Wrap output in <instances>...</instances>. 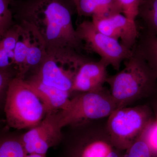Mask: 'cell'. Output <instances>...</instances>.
Returning <instances> with one entry per match:
<instances>
[{"instance_id":"ba28073f","label":"cell","mask_w":157,"mask_h":157,"mask_svg":"<svg viewBox=\"0 0 157 157\" xmlns=\"http://www.w3.org/2000/svg\"><path fill=\"white\" fill-rule=\"evenodd\" d=\"M61 129L57 113H48L39 124L31 128L20 140L27 154L46 155L50 147L59 142Z\"/></svg>"},{"instance_id":"9a60e30c","label":"cell","mask_w":157,"mask_h":157,"mask_svg":"<svg viewBox=\"0 0 157 157\" xmlns=\"http://www.w3.org/2000/svg\"><path fill=\"white\" fill-rule=\"evenodd\" d=\"M18 34V25L15 23L0 37V70L14 68V50Z\"/></svg>"},{"instance_id":"277c9868","label":"cell","mask_w":157,"mask_h":157,"mask_svg":"<svg viewBox=\"0 0 157 157\" xmlns=\"http://www.w3.org/2000/svg\"><path fill=\"white\" fill-rule=\"evenodd\" d=\"M87 60L72 49L48 50L33 77L46 85L71 93L78 69Z\"/></svg>"},{"instance_id":"5b68a950","label":"cell","mask_w":157,"mask_h":157,"mask_svg":"<svg viewBox=\"0 0 157 157\" xmlns=\"http://www.w3.org/2000/svg\"><path fill=\"white\" fill-rule=\"evenodd\" d=\"M117 108L110 93L104 88L94 92L82 93L72 99L57 113L60 128L109 116Z\"/></svg>"},{"instance_id":"8fae6325","label":"cell","mask_w":157,"mask_h":157,"mask_svg":"<svg viewBox=\"0 0 157 157\" xmlns=\"http://www.w3.org/2000/svg\"><path fill=\"white\" fill-rule=\"evenodd\" d=\"M25 80L42 101L46 114L59 112L70 100L69 92L46 85L33 76Z\"/></svg>"},{"instance_id":"6da1fadb","label":"cell","mask_w":157,"mask_h":157,"mask_svg":"<svg viewBox=\"0 0 157 157\" xmlns=\"http://www.w3.org/2000/svg\"><path fill=\"white\" fill-rule=\"evenodd\" d=\"M15 22L24 21L36 30L47 51L72 49L80 52L83 45L72 22L76 11L72 0H20L10 4Z\"/></svg>"},{"instance_id":"52a82bcc","label":"cell","mask_w":157,"mask_h":157,"mask_svg":"<svg viewBox=\"0 0 157 157\" xmlns=\"http://www.w3.org/2000/svg\"><path fill=\"white\" fill-rule=\"evenodd\" d=\"M147 124V115L140 107H120L110 114L107 129L111 139L122 147H127L139 139Z\"/></svg>"},{"instance_id":"7402d4cb","label":"cell","mask_w":157,"mask_h":157,"mask_svg":"<svg viewBox=\"0 0 157 157\" xmlns=\"http://www.w3.org/2000/svg\"><path fill=\"white\" fill-rule=\"evenodd\" d=\"M122 14L128 19L135 21L138 17L139 6L142 0H117Z\"/></svg>"},{"instance_id":"d4e9b609","label":"cell","mask_w":157,"mask_h":157,"mask_svg":"<svg viewBox=\"0 0 157 157\" xmlns=\"http://www.w3.org/2000/svg\"><path fill=\"white\" fill-rule=\"evenodd\" d=\"M25 157H46V155L37 154H31L27 155Z\"/></svg>"},{"instance_id":"4316f807","label":"cell","mask_w":157,"mask_h":157,"mask_svg":"<svg viewBox=\"0 0 157 157\" xmlns=\"http://www.w3.org/2000/svg\"><path fill=\"white\" fill-rule=\"evenodd\" d=\"M109 157H118V156L117 155L115 152H113V153L112 155H111Z\"/></svg>"},{"instance_id":"e0dca14e","label":"cell","mask_w":157,"mask_h":157,"mask_svg":"<svg viewBox=\"0 0 157 157\" xmlns=\"http://www.w3.org/2000/svg\"><path fill=\"white\" fill-rule=\"evenodd\" d=\"M138 16L145 23L147 32L157 36V0H142Z\"/></svg>"},{"instance_id":"603a6c76","label":"cell","mask_w":157,"mask_h":157,"mask_svg":"<svg viewBox=\"0 0 157 157\" xmlns=\"http://www.w3.org/2000/svg\"><path fill=\"white\" fill-rule=\"evenodd\" d=\"M150 147L147 141L138 139L129 147L127 157H151Z\"/></svg>"},{"instance_id":"ac0fdd59","label":"cell","mask_w":157,"mask_h":157,"mask_svg":"<svg viewBox=\"0 0 157 157\" xmlns=\"http://www.w3.org/2000/svg\"><path fill=\"white\" fill-rule=\"evenodd\" d=\"M27 155L20 140L0 136V157H25Z\"/></svg>"},{"instance_id":"9c48e42d","label":"cell","mask_w":157,"mask_h":157,"mask_svg":"<svg viewBox=\"0 0 157 157\" xmlns=\"http://www.w3.org/2000/svg\"><path fill=\"white\" fill-rule=\"evenodd\" d=\"M92 22L102 33L116 39L125 47L132 50L139 38L136 22L122 14L101 18H92Z\"/></svg>"},{"instance_id":"3957f363","label":"cell","mask_w":157,"mask_h":157,"mask_svg":"<svg viewBox=\"0 0 157 157\" xmlns=\"http://www.w3.org/2000/svg\"><path fill=\"white\" fill-rule=\"evenodd\" d=\"M132 51L123 70L106 80L117 108L125 107L151 87L156 76L141 54L135 48Z\"/></svg>"},{"instance_id":"d6986e66","label":"cell","mask_w":157,"mask_h":157,"mask_svg":"<svg viewBox=\"0 0 157 157\" xmlns=\"http://www.w3.org/2000/svg\"><path fill=\"white\" fill-rule=\"evenodd\" d=\"M113 152L109 144L98 140L86 147L80 157H109Z\"/></svg>"},{"instance_id":"2e32d148","label":"cell","mask_w":157,"mask_h":157,"mask_svg":"<svg viewBox=\"0 0 157 157\" xmlns=\"http://www.w3.org/2000/svg\"><path fill=\"white\" fill-rule=\"evenodd\" d=\"M135 48L157 75V36L147 32L137 40Z\"/></svg>"},{"instance_id":"83f0119b","label":"cell","mask_w":157,"mask_h":157,"mask_svg":"<svg viewBox=\"0 0 157 157\" xmlns=\"http://www.w3.org/2000/svg\"><path fill=\"white\" fill-rule=\"evenodd\" d=\"M20 1V0H7L8 2L9 3V4L10 3L12 2H14V1Z\"/></svg>"},{"instance_id":"7c38bea8","label":"cell","mask_w":157,"mask_h":157,"mask_svg":"<svg viewBox=\"0 0 157 157\" xmlns=\"http://www.w3.org/2000/svg\"><path fill=\"white\" fill-rule=\"evenodd\" d=\"M77 13L79 16L101 18L122 14L117 0H79Z\"/></svg>"},{"instance_id":"8992f818","label":"cell","mask_w":157,"mask_h":157,"mask_svg":"<svg viewBox=\"0 0 157 157\" xmlns=\"http://www.w3.org/2000/svg\"><path fill=\"white\" fill-rule=\"evenodd\" d=\"M83 49L97 54L101 60L114 70H119L121 63L131 56L132 50L124 46L119 41L102 33L92 21H84L76 29Z\"/></svg>"},{"instance_id":"44dd1931","label":"cell","mask_w":157,"mask_h":157,"mask_svg":"<svg viewBox=\"0 0 157 157\" xmlns=\"http://www.w3.org/2000/svg\"><path fill=\"white\" fill-rule=\"evenodd\" d=\"M14 68L0 70V108H4L6 93L11 79L16 76Z\"/></svg>"},{"instance_id":"30bf717a","label":"cell","mask_w":157,"mask_h":157,"mask_svg":"<svg viewBox=\"0 0 157 157\" xmlns=\"http://www.w3.org/2000/svg\"><path fill=\"white\" fill-rule=\"evenodd\" d=\"M107 67L101 60L98 62L87 60L78 69L71 92H94L102 90L108 77Z\"/></svg>"},{"instance_id":"4fadbf2b","label":"cell","mask_w":157,"mask_h":157,"mask_svg":"<svg viewBox=\"0 0 157 157\" xmlns=\"http://www.w3.org/2000/svg\"><path fill=\"white\" fill-rule=\"evenodd\" d=\"M18 25V34L14 50V68L16 76L24 78V70L31 39V27L24 21L15 22Z\"/></svg>"},{"instance_id":"7a4b0ae2","label":"cell","mask_w":157,"mask_h":157,"mask_svg":"<svg viewBox=\"0 0 157 157\" xmlns=\"http://www.w3.org/2000/svg\"><path fill=\"white\" fill-rule=\"evenodd\" d=\"M4 110L7 125L17 130L36 126L46 114L39 96L24 78L17 76L9 83Z\"/></svg>"},{"instance_id":"cb8c5ba5","label":"cell","mask_w":157,"mask_h":157,"mask_svg":"<svg viewBox=\"0 0 157 157\" xmlns=\"http://www.w3.org/2000/svg\"><path fill=\"white\" fill-rule=\"evenodd\" d=\"M149 139V146L152 147L157 151V123L152 128Z\"/></svg>"},{"instance_id":"5bb4252c","label":"cell","mask_w":157,"mask_h":157,"mask_svg":"<svg viewBox=\"0 0 157 157\" xmlns=\"http://www.w3.org/2000/svg\"><path fill=\"white\" fill-rule=\"evenodd\" d=\"M30 25L31 39L25 65L24 76L29 71L36 70L41 64L47 54V47L44 40L36 30Z\"/></svg>"},{"instance_id":"484cf974","label":"cell","mask_w":157,"mask_h":157,"mask_svg":"<svg viewBox=\"0 0 157 157\" xmlns=\"http://www.w3.org/2000/svg\"><path fill=\"white\" fill-rule=\"evenodd\" d=\"M73 1V2L75 4V6H76V11H77V7H78V1L79 0H72Z\"/></svg>"},{"instance_id":"ffe728a7","label":"cell","mask_w":157,"mask_h":157,"mask_svg":"<svg viewBox=\"0 0 157 157\" xmlns=\"http://www.w3.org/2000/svg\"><path fill=\"white\" fill-rule=\"evenodd\" d=\"M15 23L10 4L7 0H0V37Z\"/></svg>"}]
</instances>
